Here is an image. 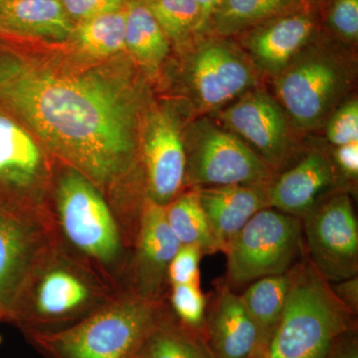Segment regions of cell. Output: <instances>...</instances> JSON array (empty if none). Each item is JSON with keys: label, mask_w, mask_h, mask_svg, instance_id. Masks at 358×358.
Instances as JSON below:
<instances>
[{"label": "cell", "mask_w": 358, "mask_h": 358, "mask_svg": "<svg viewBox=\"0 0 358 358\" xmlns=\"http://www.w3.org/2000/svg\"><path fill=\"white\" fill-rule=\"evenodd\" d=\"M0 55V103L86 178L107 183L140 152L148 87L122 59Z\"/></svg>", "instance_id": "obj_1"}, {"label": "cell", "mask_w": 358, "mask_h": 358, "mask_svg": "<svg viewBox=\"0 0 358 358\" xmlns=\"http://www.w3.org/2000/svg\"><path fill=\"white\" fill-rule=\"evenodd\" d=\"M289 277L284 310L266 355L268 358H324L341 334L357 329L355 315L306 257L289 271Z\"/></svg>", "instance_id": "obj_2"}, {"label": "cell", "mask_w": 358, "mask_h": 358, "mask_svg": "<svg viewBox=\"0 0 358 358\" xmlns=\"http://www.w3.org/2000/svg\"><path fill=\"white\" fill-rule=\"evenodd\" d=\"M355 60L345 49L317 38L273 78L275 96L301 133L324 128L355 82Z\"/></svg>", "instance_id": "obj_3"}, {"label": "cell", "mask_w": 358, "mask_h": 358, "mask_svg": "<svg viewBox=\"0 0 358 358\" xmlns=\"http://www.w3.org/2000/svg\"><path fill=\"white\" fill-rule=\"evenodd\" d=\"M180 47L183 102L195 117L213 114L262 86L264 77L230 37L205 33Z\"/></svg>", "instance_id": "obj_4"}, {"label": "cell", "mask_w": 358, "mask_h": 358, "mask_svg": "<svg viewBox=\"0 0 358 358\" xmlns=\"http://www.w3.org/2000/svg\"><path fill=\"white\" fill-rule=\"evenodd\" d=\"M226 284L246 286L268 275L286 274L305 257L300 218L268 207L257 212L223 252Z\"/></svg>", "instance_id": "obj_5"}, {"label": "cell", "mask_w": 358, "mask_h": 358, "mask_svg": "<svg viewBox=\"0 0 358 358\" xmlns=\"http://www.w3.org/2000/svg\"><path fill=\"white\" fill-rule=\"evenodd\" d=\"M185 185H271L277 173L236 134L208 115L193 117L185 131Z\"/></svg>", "instance_id": "obj_6"}, {"label": "cell", "mask_w": 358, "mask_h": 358, "mask_svg": "<svg viewBox=\"0 0 358 358\" xmlns=\"http://www.w3.org/2000/svg\"><path fill=\"white\" fill-rule=\"evenodd\" d=\"M157 319L152 301L141 299L106 308L40 341L57 358H134Z\"/></svg>", "instance_id": "obj_7"}, {"label": "cell", "mask_w": 358, "mask_h": 358, "mask_svg": "<svg viewBox=\"0 0 358 358\" xmlns=\"http://www.w3.org/2000/svg\"><path fill=\"white\" fill-rule=\"evenodd\" d=\"M208 115L236 134L277 174L293 166L307 152L299 136L301 131L275 96L262 86Z\"/></svg>", "instance_id": "obj_8"}, {"label": "cell", "mask_w": 358, "mask_h": 358, "mask_svg": "<svg viewBox=\"0 0 358 358\" xmlns=\"http://www.w3.org/2000/svg\"><path fill=\"white\" fill-rule=\"evenodd\" d=\"M195 117L185 102L148 105L141 122L140 154L148 199L166 206L185 186V131Z\"/></svg>", "instance_id": "obj_9"}, {"label": "cell", "mask_w": 358, "mask_h": 358, "mask_svg": "<svg viewBox=\"0 0 358 358\" xmlns=\"http://www.w3.org/2000/svg\"><path fill=\"white\" fill-rule=\"evenodd\" d=\"M305 257L329 282L358 275V222L348 190H338L301 219Z\"/></svg>", "instance_id": "obj_10"}, {"label": "cell", "mask_w": 358, "mask_h": 358, "mask_svg": "<svg viewBox=\"0 0 358 358\" xmlns=\"http://www.w3.org/2000/svg\"><path fill=\"white\" fill-rule=\"evenodd\" d=\"M58 209L66 236L78 249L103 262L119 255L121 236L109 207L95 185L76 169L61 178Z\"/></svg>", "instance_id": "obj_11"}, {"label": "cell", "mask_w": 358, "mask_h": 358, "mask_svg": "<svg viewBox=\"0 0 358 358\" xmlns=\"http://www.w3.org/2000/svg\"><path fill=\"white\" fill-rule=\"evenodd\" d=\"M236 37L260 74L273 79L319 38L320 20L307 3Z\"/></svg>", "instance_id": "obj_12"}, {"label": "cell", "mask_w": 358, "mask_h": 358, "mask_svg": "<svg viewBox=\"0 0 358 358\" xmlns=\"http://www.w3.org/2000/svg\"><path fill=\"white\" fill-rule=\"evenodd\" d=\"M331 159L320 148L307 150L268 186L270 207L301 220L327 196L346 190Z\"/></svg>", "instance_id": "obj_13"}, {"label": "cell", "mask_w": 358, "mask_h": 358, "mask_svg": "<svg viewBox=\"0 0 358 358\" xmlns=\"http://www.w3.org/2000/svg\"><path fill=\"white\" fill-rule=\"evenodd\" d=\"M205 338L214 358H251L258 346V331L239 294L219 282L207 307Z\"/></svg>", "instance_id": "obj_14"}, {"label": "cell", "mask_w": 358, "mask_h": 358, "mask_svg": "<svg viewBox=\"0 0 358 358\" xmlns=\"http://www.w3.org/2000/svg\"><path fill=\"white\" fill-rule=\"evenodd\" d=\"M270 185L194 188L221 252L257 212L270 207Z\"/></svg>", "instance_id": "obj_15"}, {"label": "cell", "mask_w": 358, "mask_h": 358, "mask_svg": "<svg viewBox=\"0 0 358 358\" xmlns=\"http://www.w3.org/2000/svg\"><path fill=\"white\" fill-rule=\"evenodd\" d=\"M169 227L166 206L145 200L141 214L138 244V275L143 300L159 296L167 279V268L180 248Z\"/></svg>", "instance_id": "obj_16"}, {"label": "cell", "mask_w": 358, "mask_h": 358, "mask_svg": "<svg viewBox=\"0 0 358 358\" xmlns=\"http://www.w3.org/2000/svg\"><path fill=\"white\" fill-rule=\"evenodd\" d=\"M74 23L60 0H7L0 4V31L62 41Z\"/></svg>", "instance_id": "obj_17"}, {"label": "cell", "mask_w": 358, "mask_h": 358, "mask_svg": "<svg viewBox=\"0 0 358 358\" xmlns=\"http://www.w3.org/2000/svg\"><path fill=\"white\" fill-rule=\"evenodd\" d=\"M43 155L30 131L0 114V180L28 187L41 176Z\"/></svg>", "instance_id": "obj_18"}, {"label": "cell", "mask_w": 358, "mask_h": 358, "mask_svg": "<svg viewBox=\"0 0 358 358\" xmlns=\"http://www.w3.org/2000/svg\"><path fill=\"white\" fill-rule=\"evenodd\" d=\"M124 47L136 63L152 73L159 69L171 52V41L145 0L127 2Z\"/></svg>", "instance_id": "obj_19"}, {"label": "cell", "mask_w": 358, "mask_h": 358, "mask_svg": "<svg viewBox=\"0 0 358 358\" xmlns=\"http://www.w3.org/2000/svg\"><path fill=\"white\" fill-rule=\"evenodd\" d=\"M289 282V272L268 275L251 282L244 293L239 294L258 331V346L253 357L265 353L267 350L281 319L288 294Z\"/></svg>", "instance_id": "obj_20"}, {"label": "cell", "mask_w": 358, "mask_h": 358, "mask_svg": "<svg viewBox=\"0 0 358 358\" xmlns=\"http://www.w3.org/2000/svg\"><path fill=\"white\" fill-rule=\"evenodd\" d=\"M307 3V0H223L212 15L208 33L233 38Z\"/></svg>", "instance_id": "obj_21"}, {"label": "cell", "mask_w": 358, "mask_h": 358, "mask_svg": "<svg viewBox=\"0 0 358 358\" xmlns=\"http://www.w3.org/2000/svg\"><path fill=\"white\" fill-rule=\"evenodd\" d=\"M169 227L181 246H195L203 255L220 251L194 188L181 192L166 206Z\"/></svg>", "instance_id": "obj_22"}, {"label": "cell", "mask_w": 358, "mask_h": 358, "mask_svg": "<svg viewBox=\"0 0 358 358\" xmlns=\"http://www.w3.org/2000/svg\"><path fill=\"white\" fill-rule=\"evenodd\" d=\"M126 6L121 10L76 23L70 38L80 53L95 59L113 58L126 50Z\"/></svg>", "instance_id": "obj_23"}, {"label": "cell", "mask_w": 358, "mask_h": 358, "mask_svg": "<svg viewBox=\"0 0 358 358\" xmlns=\"http://www.w3.org/2000/svg\"><path fill=\"white\" fill-rule=\"evenodd\" d=\"M138 355L143 358H214L204 334L159 319Z\"/></svg>", "instance_id": "obj_24"}, {"label": "cell", "mask_w": 358, "mask_h": 358, "mask_svg": "<svg viewBox=\"0 0 358 358\" xmlns=\"http://www.w3.org/2000/svg\"><path fill=\"white\" fill-rule=\"evenodd\" d=\"M88 298L89 289L79 278L54 270L44 275L37 288V313L45 319H58L76 312Z\"/></svg>", "instance_id": "obj_25"}, {"label": "cell", "mask_w": 358, "mask_h": 358, "mask_svg": "<svg viewBox=\"0 0 358 358\" xmlns=\"http://www.w3.org/2000/svg\"><path fill=\"white\" fill-rule=\"evenodd\" d=\"M27 249L26 235L20 226L0 213V301L10 296L20 281Z\"/></svg>", "instance_id": "obj_26"}, {"label": "cell", "mask_w": 358, "mask_h": 358, "mask_svg": "<svg viewBox=\"0 0 358 358\" xmlns=\"http://www.w3.org/2000/svg\"><path fill=\"white\" fill-rule=\"evenodd\" d=\"M145 2L171 43L182 46L197 36L200 13L195 0H145Z\"/></svg>", "instance_id": "obj_27"}, {"label": "cell", "mask_w": 358, "mask_h": 358, "mask_svg": "<svg viewBox=\"0 0 358 358\" xmlns=\"http://www.w3.org/2000/svg\"><path fill=\"white\" fill-rule=\"evenodd\" d=\"M171 306L179 324L204 334L208 301L197 285H176L171 294Z\"/></svg>", "instance_id": "obj_28"}, {"label": "cell", "mask_w": 358, "mask_h": 358, "mask_svg": "<svg viewBox=\"0 0 358 358\" xmlns=\"http://www.w3.org/2000/svg\"><path fill=\"white\" fill-rule=\"evenodd\" d=\"M324 129L327 141L334 148L358 141L357 96L345 99L327 120Z\"/></svg>", "instance_id": "obj_29"}, {"label": "cell", "mask_w": 358, "mask_h": 358, "mask_svg": "<svg viewBox=\"0 0 358 358\" xmlns=\"http://www.w3.org/2000/svg\"><path fill=\"white\" fill-rule=\"evenodd\" d=\"M329 29L346 44L358 40V0H334L327 16Z\"/></svg>", "instance_id": "obj_30"}, {"label": "cell", "mask_w": 358, "mask_h": 358, "mask_svg": "<svg viewBox=\"0 0 358 358\" xmlns=\"http://www.w3.org/2000/svg\"><path fill=\"white\" fill-rule=\"evenodd\" d=\"M203 253L195 246H181L167 268V279L171 286L197 285L200 286L199 264Z\"/></svg>", "instance_id": "obj_31"}, {"label": "cell", "mask_w": 358, "mask_h": 358, "mask_svg": "<svg viewBox=\"0 0 358 358\" xmlns=\"http://www.w3.org/2000/svg\"><path fill=\"white\" fill-rule=\"evenodd\" d=\"M74 24L81 21L121 10L128 0H60Z\"/></svg>", "instance_id": "obj_32"}, {"label": "cell", "mask_w": 358, "mask_h": 358, "mask_svg": "<svg viewBox=\"0 0 358 358\" xmlns=\"http://www.w3.org/2000/svg\"><path fill=\"white\" fill-rule=\"evenodd\" d=\"M331 159L341 179L357 182L358 141L334 147Z\"/></svg>", "instance_id": "obj_33"}, {"label": "cell", "mask_w": 358, "mask_h": 358, "mask_svg": "<svg viewBox=\"0 0 358 358\" xmlns=\"http://www.w3.org/2000/svg\"><path fill=\"white\" fill-rule=\"evenodd\" d=\"M324 358H358L357 329L341 334L329 346Z\"/></svg>", "instance_id": "obj_34"}, {"label": "cell", "mask_w": 358, "mask_h": 358, "mask_svg": "<svg viewBox=\"0 0 358 358\" xmlns=\"http://www.w3.org/2000/svg\"><path fill=\"white\" fill-rule=\"evenodd\" d=\"M334 294L352 315L358 313V275L336 282H329Z\"/></svg>", "instance_id": "obj_35"}, {"label": "cell", "mask_w": 358, "mask_h": 358, "mask_svg": "<svg viewBox=\"0 0 358 358\" xmlns=\"http://www.w3.org/2000/svg\"><path fill=\"white\" fill-rule=\"evenodd\" d=\"M195 2L199 6L200 13L199 27L197 35L205 34V33H208L212 15L217 10L223 0H195Z\"/></svg>", "instance_id": "obj_36"}, {"label": "cell", "mask_w": 358, "mask_h": 358, "mask_svg": "<svg viewBox=\"0 0 358 358\" xmlns=\"http://www.w3.org/2000/svg\"><path fill=\"white\" fill-rule=\"evenodd\" d=\"M252 358H268L267 357V355L266 353H261V355H255V357H253Z\"/></svg>", "instance_id": "obj_37"}, {"label": "cell", "mask_w": 358, "mask_h": 358, "mask_svg": "<svg viewBox=\"0 0 358 358\" xmlns=\"http://www.w3.org/2000/svg\"><path fill=\"white\" fill-rule=\"evenodd\" d=\"M7 1V0H0V4L3 3V2Z\"/></svg>", "instance_id": "obj_38"}, {"label": "cell", "mask_w": 358, "mask_h": 358, "mask_svg": "<svg viewBox=\"0 0 358 358\" xmlns=\"http://www.w3.org/2000/svg\"><path fill=\"white\" fill-rule=\"evenodd\" d=\"M134 358H143V357H141L140 355H136V357H134Z\"/></svg>", "instance_id": "obj_39"}, {"label": "cell", "mask_w": 358, "mask_h": 358, "mask_svg": "<svg viewBox=\"0 0 358 358\" xmlns=\"http://www.w3.org/2000/svg\"><path fill=\"white\" fill-rule=\"evenodd\" d=\"M307 1H310V0H307Z\"/></svg>", "instance_id": "obj_40"}]
</instances>
